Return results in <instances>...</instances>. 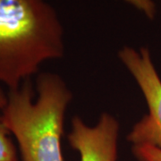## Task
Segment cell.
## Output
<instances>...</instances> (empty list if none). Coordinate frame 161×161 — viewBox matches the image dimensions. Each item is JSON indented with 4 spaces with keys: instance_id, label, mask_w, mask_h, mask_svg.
Masks as SVG:
<instances>
[{
    "instance_id": "1",
    "label": "cell",
    "mask_w": 161,
    "mask_h": 161,
    "mask_svg": "<svg viewBox=\"0 0 161 161\" xmlns=\"http://www.w3.org/2000/svg\"><path fill=\"white\" fill-rule=\"evenodd\" d=\"M64 27L47 0H0V85L14 91L64 55Z\"/></svg>"
},
{
    "instance_id": "2",
    "label": "cell",
    "mask_w": 161,
    "mask_h": 161,
    "mask_svg": "<svg viewBox=\"0 0 161 161\" xmlns=\"http://www.w3.org/2000/svg\"><path fill=\"white\" fill-rule=\"evenodd\" d=\"M36 92L34 98L30 80L9 91L3 122L16 141L21 161H64L61 140L73 93L60 75L49 72L38 75Z\"/></svg>"
},
{
    "instance_id": "3",
    "label": "cell",
    "mask_w": 161,
    "mask_h": 161,
    "mask_svg": "<svg viewBox=\"0 0 161 161\" xmlns=\"http://www.w3.org/2000/svg\"><path fill=\"white\" fill-rule=\"evenodd\" d=\"M118 58L131 74L142 92L148 114L142 116L127 134L132 146L147 145L161 150V79L148 47L139 49L125 46Z\"/></svg>"
},
{
    "instance_id": "4",
    "label": "cell",
    "mask_w": 161,
    "mask_h": 161,
    "mask_svg": "<svg viewBox=\"0 0 161 161\" xmlns=\"http://www.w3.org/2000/svg\"><path fill=\"white\" fill-rule=\"evenodd\" d=\"M119 130V122L108 112L102 113L93 126L75 116L71 122L68 142L79 153L80 161H116Z\"/></svg>"
},
{
    "instance_id": "5",
    "label": "cell",
    "mask_w": 161,
    "mask_h": 161,
    "mask_svg": "<svg viewBox=\"0 0 161 161\" xmlns=\"http://www.w3.org/2000/svg\"><path fill=\"white\" fill-rule=\"evenodd\" d=\"M8 100V94L0 85V111L4 109ZM0 161H21L18 150L11 139V133L5 125L0 114Z\"/></svg>"
},
{
    "instance_id": "6",
    "label": "cell",
    "mask_w": 161,
    "mask_h": 161,
    "mask_svg": "<svg viewBox=\"0 0 161 161\" xmlns=\"http://www.w3.org/2000/svg\"><path fill=\"white\" fill-rule=\"evenodd\" d=\"M132 153L139 161H161V150L155 147L132 146Z\"/></svg>"
},
{
    "instance_id": "7",
    "label": "cell",
    "mask_w": 161,
    "mask_h": 161,
    "mask_svg": "<svg viewBox=\"0 0 161 161\" xmlns=\"http://www.w3.org/2000/svg\"><path fill=\"white\" fill-rule=\"evenodd\" d=\"M137 9L150 20H154L157 15V6L153 0H123Z\"/></svg>"
}]
</instances>
